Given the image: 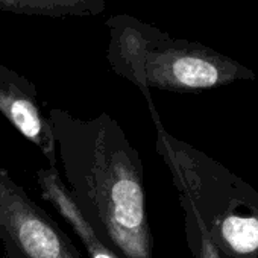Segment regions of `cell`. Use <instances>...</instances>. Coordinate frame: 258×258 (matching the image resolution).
I'll return each instance as SVG.
<instances>
[{"label": "cell", "instance_id": "obj_7", "mask_svg": "<svg viewBox=\"0 0 258 258\" xmlns=\"http://www.w3.org/2000/svg\"><path fill=\"white\" fill-rule=\"evenodd\" d=\"M105 8V0H0V11L34 17H93Z\"/></svg>", "mask_w": 258, "mask_h": 258}, {"label": "cell", "instance_id": "obj_6", "mask_svg": "<svg viewBox=\"0 0 258 258\" xmlns=\"http://www.w3.org/2000/svg\"><path fill=\"white\" fill-rule=\"evenodd\" d=\"M38 184L41 188L43 199L55 207V210L61 214V217L66 219V222L72 226V229L84 243L88 255L87 258H120L109 247H106L93 232L84 214L79 211V208L70 198L66 185L56 173V169L52 167L50 170H38Z\"/></svg>", "mask_w": 258, "mask_h": 258}, {"label": "cell", "instance_id": "obj_1", "mask_svg": "<svg viewBox=\"0 0 258 258\" xmlns=\"http://www.w3.org/2000/svg\"><path fill=\"white\" fill-rule=\"evenodd\" d=\"M66 188L99 240L115 255L152 258L142 163L120 124L106 114L81 120L49 111Z\"/></svg>", "mask_w": 258, "mask_h": 258}, {"label": "cell", "instance_id": "obj_5", "mask_svg": "<svg viewBox=\"0 0 258 258\" xmlns=\"http://www.w3.org/2000/svg\"><path fill=\"white\" fill-rule=\"evenodd\" d=\"M105 25L109 31L106 56L112 70L136 84L148 97L151 108H154L146 84L145 62L151 46L163 31L129 14L112 16Z\"/></svg>", "mask_w": 258, "mask_h": 258}, {"label": "cell", "instance_id": "obj_2", "mask_svg": "<svg viewBox=\"0 0 258 258\" xmlns=\"http://www.w3.org/2000/svg\"><path fill=\"white\" fill-rule=\"evenodd\" d=\"M146 84L170 91L208 90L240 79H253L252 70L201 43L173 38L167 32L151 46L145 62Z\"/></svg>", "mask_w": 258, "mask_h": 258}, {"label": "cell", "instance_id": "obj_3", "mask_svg": "<svg viewBox=\"0 0 258 258\" xmlns=\"http://www.w3.org/2000/svg\"><path fill=\"white\" fill-rule=\"evenodd\" d=\"M0 238L16 258H84L5 170H0Z\"/></svg>", "mask_w": 258, "mask_h": 258}, {"label": "cell", "instance_id": "obj_8", "mask_svg": "<svg viewBox=\"0 0 258 258\" xmlns=\"http://www.w3.org/2000/svg\"><path fill=\"white\" fill-rule=\"evenodd\" d=\"M220 237L234 253H253L258 250V219L252 216H226L220 223Z\"/></svg>", "mask_w": 258, "mask_h": 258}, {"label": "cell", "instance_id": "obj_4", "mask_svg": "<svg viewBox=\"0 0 258 258\" xmlns=\"http://www.w3.org/2000/svg\"><path fill=\"white\" fill-rule=\"evenodd\" d=\"M0 111L31 140L56 169V148L49 117L38 106L35 87L17 72L0 64Z\"/></svg>", "mask_w": 258, "mask_h": 258}]
</instances>
